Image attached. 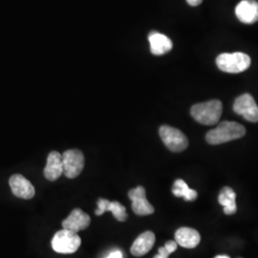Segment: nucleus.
<instances>
[{
    "label": "nucleus",
    "mask_w": 258,
    "mask_h": 258,
    "mask_svg": "<svg viewBox=\"0 0 258 258\" xmlns=\"http://www.w3.org/2000/svg\"><path fill=\"white\" fill-rule=\"evenodd\" d=\"M245 134L246 129L238 122L223 121L217 125V127L210 130L207 133L206 140L210 145L216 146L242 138L245 136Z\"/></svg>",
    "instance_id": "nucleus-1"
},
{
    "label": "nucleus",
    "mask_w": 258,
    "mask_h": 258,
    "mask_svg": "<svg viewBox=\"0 0 258 258\" xmlns=\"http://www.w3.org/2000/svg\"><path fill=\"white\" fill-rule=\"evenodd\" d=\"M223 105L218 100L197 103L191 107L190 114L194 120L201 124L213 125L216 124L222 115Z\"/></svg>",
    "instance_id": "nucleus-2"
},
{
    "label": "nucleus",
    "mask_w": 258,
    "mask_h": 258,
    "mask_svg": "<svg viewBox=\"0 0 258 258\" xmlns=\"http://www.w3.org/2000/svg\"><path fill=\"white\" fill-rule=\"evenodd\" d=\"M250 57L249 55L236 52L233 54L224 53L218 55L216 58L217 67L226 73L238 74L246 71L250 66Z\"/></svg>",
    "instance_id": "nucleus-3"
},
{
    "label": "nucleus",
    "mask_w": 258,
    "mask_h": 258,
    "mask_svg": "<svg viewBox=\"0 0 258 258\" xmlns=\"http://www.w3.org/2000/svg\"><path fill=\"white\" fill-rule=\"evenodd\" d=\"M82 239L77 232L69 230L57 231L52 240V248L55 252L69 254L74 253L81 247Z\"/></svg>",
    "instance_id": "nucleus-4"
},
{
    "label": "nucleus",
    "mask_w": 258,
    "mask_h": 258,
    "mask_svg": "<svg viewBox=\"0 0 258 258\" xmlns=\"http://www.w3.org/2000/svg\"><path fill=\"white\" fill-rule=\"evenodd\" d=\"M159 134L166 148L172 152H182L188 147V140L179 129L162 125L159 129Z\"/></svg>",
    "instance_id": "nucleus-5"
},
{
    "label": "nucleus",
    "mask_w": 258,
    "mask_h": 258,
    "mask_svg": "<svg viewBox=\"0 0 258 258\" xmlns=\"http://www.w3.org/2000/svg\"><path fill=\"white\" fill-rule=\"evenodd\" d=\"M62 156L63 174L69 179L80 175L84 167V155L79 149H69L64 151Z\"/></svg>",
    "instance_id": "nucleus-6"
},
{
    "label": "nucleus",
    "mask_w": 258,
    "mask_h": 258,
    "mask_svg": "<svg viewBox=\"0 0 258 258\" xmlns=\"http://www.w3.org/2000/svg\"><path fill=\"white\" fill-rule=\"evenodd\" d=\"M233 111L251 122L258 121V106L253 97L244 94L238 97L233 103Z\"/></svg>",
    "instance_id": "nucleus-7"
},
{
    "label": "nucleus",
    "mask_w": 258,
    "mask_h": 258,
    "mask_svg": "<svg viewBox=\"0 0 258 258\" xmlns=\"http://www.w3.org/2000/svg\"><path fill=\"white\" fill-rule=\"evenodd\" d=\"M128 197L132 201V211L139 216H147L154 212V208L147 199L144 186L139 185L129 190Z\"/></svg>",
    "instance_id": "nucleus-8"
},
{
    "label": "nucleus",
    "mask_w": 258,
    "mask_h": 258,
    "mask_svg": "<svg viewBox=\"0 0 258 258\" xmlns=\"http://www.w3.org/2000/svg\"><path fill=\"white\" fill-rule=\"evenodd\" d=\"M9 184L14 195L21 199H32L36 194V189L34 185L21 174H15L12 176L10 178Z\"/></svg>",
    "instance_id": "nucleus-9"
},
{
    "label": "nucleus",
    "mask_w": 258,
    "mask_h": 258,
    "mask_svg": "<svg viewBox=\"0 0 258 258\" xmlns=\"http://www.w3.org/2000/svg\"><path fill=\"white\" fill-rule=\"evenodd\" d=\"M90 216L81 209H75L70 215L62 222V227L65 230L79 232L83 231L90 225Z\"/></svg>",
    "instance_id": "nucleus-10"
},
{
    "label": "nucleus",
    "mask_w": 258,
    "mask_h": 258,
    "mask_svg": "<svg viewBox=\"0 0 258 258\" xmlns=\"http://www.w3.org/2000/svg\"><path fill=\"white\" fill-rule=\"evenodd\" d=\"M235 15L241 22L252 24L258 21V2L255 0H243L235 8Z\"/></svg>",
    "instance_id": "nucleus-11"
},
{
    "label": "nucleus",
    "mask_w": 258,
    "mask_h": 258,
    "mask_svg": "<svg viewBox=\"0 0 258 258\" xmlns=\"http://www.w3.org/2000/svg\"><path fill=\"white\" fill-rule=\"evenodd\" d=\"M43 173L49 181H55L63 174L62 156L60 153L57 151H52L49 153Z\"/></svg>",
    "instance_id": "nucleus-12"
},
{
    "label": "nucleus",
    "mask_w": 258,
    "mask_h": 258,
    "mask_svg": "<svg viewBox=\"0 0 258 258\" xmlns=\"http://www.w3.org/2000/svg\"><path fill=\"white\" fill-rule=\"evenodd\" d=\"M98 210L96 211V215L100 216L105 212H111L114 217L118 221L124 222L127 219V213L125 208L121 204L117 201H108L106 199L100 198L98 200Z\"/></svg>",
    "instance_id": "nucleus-13"
},
{
    "label": "nucleus",
    "mask_w": 258,
    "mask_h": 258,
    "mask_svg": "<svg viewBox=\"0 0 258 258\" xmlns=\"http://www.w3.org/2000/svg\"><path fill=\"white\" fill-rule=\"evenodd\" d=\"M201 235L198 231L191 228L183 227L175 232V241L178 245L185 249H194L200 243Z\"/></svg>",
    "instance_id": "nucleus-14"
},
{
    "label": "nucleus",
    "mask_w": 258,
    "mask_h": 258,
    "mask_svg": "<svg viewBox=\"0 0 258 258\" xmlns=\"http://www.w3.org/2000/svg\"><path fill=\"white\" fill-rule=\"evenodd\" d=\"M155 243V234L152 231H146L140 234L138 238L134 241L131 246V253L136 256L141 257L148 253L153 248Z\"/></svg>",
    "instance_id": "nucleus-15"
},
{
    "label": "nucleus",
    "mask_w": 258,
    "mask_h": 258,
    "mask_svg": "<svg viewBox=\"0 0 258 258\" xmlns=\"http://www.w3.org/2000/svg\"><path fill=\"white\" fill-rule=\"evenodd\" d=\"M148 40L150 44V51L153 55H165L173 47L172 41L168 37L158 32H151L148 36Z\"/></svg>",
    "instance_id": "nucleus-16"
},
{
    "label": "nucleus",
    "mask_w": 258,
    "mask_h": 258,
    "mask_svg": "<svg viewBox=\"0 0 258 258\" xmlns=\"http://www.w3.org/2000/svg\"><path fill=\"white\" fill-rule=\"evenodd\" d=\"M236 194L230 186L223 187L218 196V202L224 207V212L227 215H232L237 211Z\"/></svg>",
    "instance_id": "nucleus-17"
},
{
    "label": "nucleus",
    "mask_w": 258,
    "mask_h": 258,
    "mask_svg": "<svg viewBox=\"0 0 258 258\" xmlns=\"http://www.w3.org/2000/svg\"><path fill=\"white\" fill-rule=\"evenodd\" d=\"M172 194L175 195L176 197H183L185 201H194L196 200L198 194L192 188H189L188 185L182 179H177L173 187H172Z\"/></svg>",
    "instance_id": "nucleus-18"
},
{
    "label": "nucleus",
    "mask_w": 258,
    "mask_h": 258,
    "mask_svg": "<svg viewBox=\"0 0 258 258\" xmlns=\"http://www.w3.org/2000/svg\"><path fill=\"white\" fill-rule=\"evenodd\" d=\"M177 247H178V244L176 243V241H172V240L167 241L164 247L159 248L158 254L153 258H168L169 254L175 251Z\"/></svg>",
    "instance_id": "nucleus-19"
},
{
    "label": "nucleus",
    "mask_w": 258,
    "mask_h": 258,
    "mask_svg": "<svg viewBox=\"0 0 258 258\" xmlns=\"http://www.w3.org/2000/svg\"><path fill=\"white\" fill-rule=\"evenodd\" d=\"M106 258H122V253L120 250H115L111 252L110 254Z\"/></svg>",
    "instance_id": "nucleus-20"
},
{
    "label": "nucleus",
    "mask_w": 258,
    "mask_h": 258,
    "mask_svg": "<svg viewBox=\"0 0 258 258\" xmlns=\"http://www.w3.org/2000/svg\"><path fill=\"white\" fill-rule=\"evenodd\" d=\"M186 1L190 6H198L202 3L203 0H186Z\"/></svg>",
    "instance_id": "nucleus-21"
},
{
    "label": "nucleus",
    "mask_w": 258,
    "mask_h": 258,
    "mask_svg": "<svg viewBox=\"0 0 258 258\" xmlns=\"http://www.w3.org/2000/svg\"><path fill=\"white\" fill-rule=\"evenodd\" d=\"M214 258H231L230 256H228V255H217V256H215Z\"/></svg>",
    "instance_id": "nucleus-22"
}]
</instances>
